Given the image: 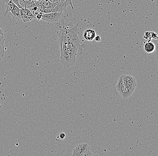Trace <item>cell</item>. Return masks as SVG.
<instances>
[{"mask_svg":"<svg viewBox=\"0 0 158 156\" xmlns=\"http://www.w3.org/2000/svg\"><path fill=\"white\" fill-rule=\"evenodd\" d=\"M1 83L0 82V86H1Z\"/></svg>","mask_w":158,"mask_h":156,"instance_id":"obj_26","label":"cell"},{"mask_svg":"<svg viewBox=\"0 0 158 156\" xmlns=\"http://www.w3.org/2000/svg\"><path fill=\"white\" fill-rule=\"evenodd\" d=\"M108 1H110V2H113L114 0H108Z\"/></svg>","mask_w":158,"mask_h":156,"instance_id":"obj_25","label":"cell"},{"mask_svg":"<svg viewBox=\"0 0 158 156\" xmlns=\"http://www.w3.org/2000/svg\"><path fill=\"white\" fill-rule=\"evenodd\" d=\"M3 58V57H2V56H0V62L2 61V60Z\"/></svg>","mask_w":158,"mask_h":156,"instance_id":"obj_24","label":"cell"},{"mask_svg":"<svg viewBox=\"0 0 158 156\" xmlns=\"http://www.w3.org/2000/svg\"><path fill=\"white\" fill-rule=\"evenodd\" d=\"M84 37L88 41H91L95 39L96 36V32L93 29H88L84 32Z\"/></svg>","mask_w":158,"mask_h":156,"instance_id":"obj_7","label":"cell"},{"mask_svg":"<svg viewBox=\"0 0 158 156\" xmlns=\"http://www.w3.org/2000/svg\"><path fill=\"white\" fill-rule=\"evenodd\" d=\"M124 85V83H123V79H122V76H120L119 78H118V82H117V85L116 86L117 91H118L120 89V88Z\"/></svg>","mask_w":158,"mask_h":156,"instance_id":"obj_16","label":"cell"},{"mask_svg":"<svg viewBox=\"0 0 158 156\" xmlns=\"http://www.w3.org/2000/svg\"><path fill=\"white\" fill-rule=\"evenodd\" d=\"M124 86L129 91H131L132 92L134 93L136 86H137V82H136V79L133 77L130 80L128 81L126 83L124 84Z\"/></svg>","mask_w":158,"mask_h":156,"instance_id":"obj_10","label":"cell"},{"mask_svg":"<svg viewBox=\"0 0 158 156\" xmlns=\"http://www.w3.org/2000/svg\"><path fill=\"white\" fill-rule=\"evenodd\" d=\"M5 99V96L4 94L2 91H0V108L3 106Z\"/></svg>","mask_w":158,"mask_h":156,"instance_id":"obj_19","label":"cell"},{"mask_svg":"<svg viewBox=\"0 0 158 156\" xmlns=\"http://www.w3.org/2000/svg\"><path fill=\"white\" fill-rule=\"evenodd\" d=\"M60 62L66 67H71L73 65L72 63L67 49V43H60Z\"/></svg>","mask_w":158,"mask_h":156,"instance_id":"obj_3","label":"cell"},{"mask_svg":"<svg viewBox=\"0 0 158 156\" xmlns=\"http://www.w3.org/2000/svg\"><path fill=\"white\" fill-rule=\"evenodd\" d=\"M51 3L54 4H59L67 7L70 6L73 9L72 0H49Z\"/></svg>","mask_w":158,"mask_h":156,"instance_id":"obj_9","label":"cell"},{"mask_svg":"<svg viewBox=\"0 0 158 156\" xmlns=\"http://www.w3.org/2000/svg\"><path fill=\"white\" fill-rule=\"evenodd\" d=\"M13 2L17 6L19 7L20 9H22L21 6L19 5V0H12Z\"/></svg>","mask_w":158,"mask_h":156,"instance_id":"obj_20","label":"cell"},{"mask_svg":"<svg viewBox=\"0 0 158 156\" xmlns=\"http://www.w3.org/2000/svg\"><path fill=\"white\" fill-rule=\"evenodd\" d=\"M156 49V45L152 41H148L144 45V49L147 53H153L155 51Z\"/></svg>","mask_w":158,"mask_h":156,"instance_id":"obj_11","label":"cell"},{"mask_svg":"<svg viewBox=\"0 0 158 156\" xmlns=\"http://www.w3.org/2000/svg\"><path fill=\"white\" fill-rule=\"evenodd\" d=\"M4 30L0 27V35H3Z\"/></svg>","mask_w":158,"mask_h":156,"instance_id":"obj_23","label":"cell"},{"mask_svg":"<svg viewBox=\"0 0 158 156\" xmlns=\"http://www.w3.org/2000/svg\"><path fill=\"white\" fill-rule=\"evenodd\" d=\"M90 151V148L86 143H81L74 148L73 156H90L93 155Z\"/></svg>","mask_w":158,"mask_h":156,"instance_id":"obj_4","label":"cell"},{"mask_svg":"<svg viewBox=\"0 0 158 156\" xmlns=\"http://www.w3.org/2000/svg\"><path fill=\"white\" fill-rule=\"evenodd\" d=\"M5 41L3 35H0V56L3 57L5 53Z\"/></svg>","mask_w":158,"mask_h":156,"instance_id":"obj_14","label":"cell"},{"mask_svg":"<svg viewBox=\"0 0 158 156\" xmlns=\"http://www.w3.org/2000/svg\"><path fill=\"white\" fill-rule=\"evenodd\" d=\"M59 137H60V139L63 140V139H65V137H66V135H65V133H60V134H59Z\"/></svg>","mask_w":158,"mask_h":156,"instance_id":"obj_21","label":"cell"},{"mask_svg":"<svg viewBox=\"0 0 158 156\" xmlns=\"http://www.w3.org/2000/svg\"><path fill=\"white\" fill-rule=\"evenodd\" d=\"M95 40L96 41H101V38L100 36H96V37H95Z\"/></svg>","mask_w":158,"mask_h":156,"instance_id":"obj_22","label":"cell"},{"mask_svg":"<svg viewBox=\"0 0 158 156\" xmlns=\"http://www.w3.org/2000/svg\"><path fill=\"white\" fill-rule=\"evenodd\" d=\"M11 16L13 20L22 21L21 15L20 13V9L18 6L15 5L13 8L9 13Z\"/></svg>","mask_w":158,"mask_h":156,"instance_id":"obj_6","label":"cell"},{"mask_svg":"<svg viewBox=\"0 0 158 156\" xmlns=\"http://www.w3.org/2000/svg\"><path fill=\"white\" fill-rule=\"evenodd\" d=\"M79 27L78 24L59 26L57 33L60 43L73 42L80 44V40L78 36Z\"/></svg>","mask_w":158,"mask_h":156,"instance_id":"obj_1","label":"cell"},{"mask_svg":"<svg viewBox=\"0 0 158 156\" xmlns=\"http://www.w3.org/2000/svg\"><path fill=\"white\" fill-rule=\"evenodd\" d=\"M6 3V10L4 13V16H6L11 11L15 6V4L12 0H5Z\"/></svg>","mask_w":158,"mask_h":156,"instance_id":"obj_12","label":"cell"},{"mask_svg":"<svg viewBox=\"0 0 158 156\" xmlns=\"http://www.w3.org/2000/svg\"><path fill=\"white\" fill-rule=\"evenodd\" d=\"M122 76V79H123L124 84L127 82L128 81L130 80L131 79L133 78V76L130 75H123Z\"/></svg>","mask_w":158,"mask_h":156,"instance_id":"obj_17","label":"cell"},{"mask_svg":"<svg viewBox=\"0 0 158 156\" xmlns=\"http://www.w3.org/2000/svg\"><path fill=\"white\" fill-rule=\"evenodd\" d=\"M20 13L21 15L22 21L23 22H27L30 21L32 20L33 19L30 17L28 16V15H27L23 11L22 9H20Z\"/></svg>","mask_w":158,"mask_h":156,"instance_id":"obj_15","label":"cell"},{"mask_svg":"<svg viewBox=\"0 0 158 156\" xmlns=\"http://www.w3.org/2000/svg\"><path fill=\"white\" fill-rule=\"evenodd\" d=\"M63 15V12H53L49 13H43L42 15L41 20L48 23L55 22L59 20Z\"/></svg>","mask_w":158,"mask_h":156,"instance_id":"obj_5","label":"cell"},{"mask_svg":"<svg viewBox=\"0 0 158 156\" xmlns=\"http://www.w3.org/2000/svg\"><path fill=\"white\" fill-rule=\"evenodd\" d=\"M118 92L123 99H127L130 97L133 93L132 91H129L124 85L121 87Z\"/></svg>","mask_w":158,"mask_h":156,"instance_id":"obj_8","label":"cell"},{"mask_svg":"<svg viewBox=\"0 0 158 156\" xmlns=\"http://www.w3.org/2000/svg\"><path fill=\"white\" fill-rule=\"evenodd\" d=\"M31 0H19L20 5L21 6L22 9H26L27 4Z\"/></svg>","mask_w":158,"mask_h":156,"instance_id":"obj_18","label":"cell"},{"mask_svg":"<svg viewBox=\"0 0 158 156\" xmlns=\"http://www.w3.org/2000/svg\"><path fill=\"white\" fill-rule=\"evenodd\" d=\"M41 6L43 9L52 8L56 6V4L52 3L49 0H41Z\"/></svg>","mask_w":158,"mask_h":156,"instance_id":"obj_13","label":"cell"},{"mask_svg":"<svg viewBox=\"0 0 158 156\" xmlns=\"http://www.w3.org/2000/svg\"><path fill=\"white\" fill-rule=\"evenodd\" d=\"M67 46L70 59L74 65L76 62V56L77 52L79 51L80 53H82L85 47V45H81V43L75 44L73 42H68L67 43Z\"/></svg>","mask_w":158,"mask_h":156,"instance_id":"obj_2","label":"cell"}]
</instances>
